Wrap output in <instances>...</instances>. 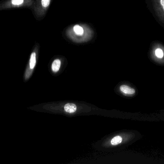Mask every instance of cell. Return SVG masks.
<instances>
[{
  "instance_id": "obj_5",
  "label": "cell",
  "mask_w": 164,
  "mask_h": 164,
  "mask_svg": "<svg viewBox=\"0 0 164 164\" xmlns=\"http://www.w3.org/2000/svg\"><path fill=\"white\" fill-rule=\"evenodd\" d=\"M122 142V138L120 136H117L111 140V143L113 145H117Z\"/></svg>"
},
{
  "instance_id": "obj_6",
  "label": "cell",
  "mask_w": 164,
  "mask_h": 164,
  "mask_svg": "<svg viewBox=\"0 0 164 164\" xmlns=\"http://www.w3.org/2000/svg\"><path fill=\"white\" fill-rule=\"evenodd\" d=\"M36 64V53L35 52L32 53L30 56L29 65L31 69H33L35 67Z\"/></svg>"
},
{
  "instance_id": "obj_7",
  "label": "cell",
  "mask_w": 164,
  "mask_h": 164,
  "mask_svg": "<svg viewBox=\"0 0 164 164\" xmlns=\"http://www.w3.org/2000/svg\"><path fill=\"white\" fill-rule=\"evenodd\" d=\"M74 31L78 35H82L83 34L84 30L79 25H76L73 27Z\"/></svg>"
},
{
  "instance_id": "obj_1",
  "label": "cell",
  "mask_w": 164,
  "mask_h": 164,
  "mask_svg": "<svg viewBox=\"0 0 164 164\" xmlns=\"http://www.w3.org/2000/svg\"><path fill=\"white\" fill-rule=\"evenodd\" d=\"M145 3L155 21L164 29V0H145Z\"/></svg>"
},
{
  "instance_id": "obj_10",
  "label": "cell",
  "mask_w": 164,
  "mask_h": 164,
  "mask_svg": "<svg viewBox=\"0 0 164 164\" xmlns=\"http://www.w3.org/2000/svg\"><path fill=\"white\" fill-rule=\"evenodd\" d=\"M24 0H12V4L14 5H20L23 4Z\"/></svg>"
},
{
  "instance_id": "obj_2",
  "label": "cell",
  "mask_w": 164,
  "mask_h": 164,
  "mask_svg": "<svg viewBox=\"0 0 164 164\" xmlns=\"http://www.w3.org/2000/svg\"><path fill=\"white\" fill-rule=\"evenodd\" d=\"M120 90L122 93L127 95H133L135 93V90L126 85H122L120 87Z\"/></svg>"
},
{
  "instance_id": "obj_3",
  "label": "cell",
  "mask_w": 164,
  "mask_h": 164,
  "mask_svg": "<svg viewBox=\"0 0 164 164\" xmlns=\"http://www.w3.org/2000/svg\"><path fill=\"white\" fill-rule=\"evenodd\" d=\"M65 112L68 113H73L77 110V106L75 104L72 103H68L65 104L64 106Z\"/></svg>"
},
{
  "instance_id": "obj_8",
  "label": "cell",
  "mask_w": 164,
  "mask_h": 164,
  "mask_svg": "<svg viewBox=\"0 0 164 164\" xmlns=\"http://www.w3.org/2000/svg\"><path fill=\"white\" fill-rule=\"evenodd\" d=\"M155 56L158 58H162L164 57V53L163 50L160 48H157L155 50Z\"/></svg>"
},
{
  "instance_id": "obj_4",
  "label": "cell",
  "mask_w": 164,
  "mask_h": 164,
  "mask_svg": "<svg viewBox=\"0 0 164 164\" xmlns=\"http://www.w3.org/2000/svg\"><path fill=\"white\" fill-rule=\"evenodd\" d=\"M61 61L59 59H57L54 60L52 65V70L55 72L58 71L61 66Z\"/></svg>"
},
{
  "instance_id": "obj_9",
  "label": "cell",
  "mask_w": 164,
  "mask_h": 164,
  "mask_svg": "<svg viewBox=\"0 0 164 164\" xmlns=\"http://www.w3.org/2000/svg\"><path fill=\"white\" fill-rule=\"evenodd\" d=\"M51 2V0H42V6L47 8L49 6Z\"/></svg>"
}]
</instances>
